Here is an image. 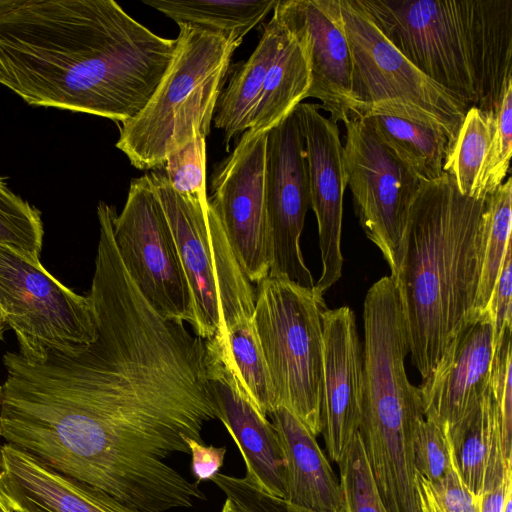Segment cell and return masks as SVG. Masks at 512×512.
<instances>
[{
    "label": "cell",
    "instance_id": "6da1fadb",
    "mask_svg": "<svg viewBox=\"0 0 512 512\" xmlns=\"http://www.w3.org/2000/svg\"><path fill=\"white\" fill-rule=\"evenodd\" d=\"M175 48L113 0H22L0 15V84L32 106L121 124L145 107Z\"/></svg>",
    "mask_w": 512,
    "mask_h": 512
},
{
    "label": "cell",
    "instance_id": "7a4b0ae2",
    "mask_svg": "<svg viewBox=\"0 0 512 512\" xmlns=\"http://www.w3.org/2000/svg\"><path fill=\"white\" fill-rule=\"evenodd\" d=\"M489 195L465 196L444 172L421 181L393 279L409 353L422 380L474 317L488 228Z\"/></svg>",
    "mask_w": 512,
    "mask_h": 512
},
{
    "label": "cell",
    "instance_id": "3957f363",
    "mask_svg": "<svg viewBox=\"0 0 512 512\" xmlns=\"http://www.w3.org/2000/svg\"><path fill=\"white\" fill-rule=\"evenodd\" d=\"M387 40L469 108L492 114L512 82V0H356Z\"/></svg>",
    "mask_w": 512,
    "mask_h": 512
},
{
    "label": "cell",
    "instance_id": "277c9868",
    "mask_svg": "<svg viewBox=\"0 0 512 512\" xmlns=\"http://www.w3.org/2000/svg\"><path fill=\"white\" fill-rule=\"evenodd\" d=\"M173 59L145 107L119 124L116 147L140 170H154L198 135L208 136L233 52L224 36L178 24Z\"/></svg>",
    "mask_w": 512,
    "mask_h": 512
},
{
    "label": "cell",
    "instance_id": "5b68a950",
    "mask_svg": "<svg viewBox=\"0 0 512 512\" xmlns=\"http://www.w3.org/2000/svg\"><path fill=\"white\" fill-rule=\"evenodd\" d=\"M171 228L190 287L193 332L225 341L237 321L253 317L255 289L207 198L177 193L161 168L147 173Z\"/></svg>",
    "mask_w": 512,
    "mask_h": 512
},
{
    "label": "cell",
    "instance_id": "8992f818",
    "mask_svg": "<svg viewBox=\"0 0 512 512\" xmlns=\"http://www.w3.org/2000/svg\"><path fill=\"white\" fill-rule=\"evenodd\" d=\"M323 296L286 278L256 285L253 319L270 373L274 405L321 431Z\"/></svg>",
    "mask_w": 512,
    "mask_h": 512
},
{
    "label": "cell",
    "instance_id": "52a82bcc",
    "mask_svg": "<svg viewBox=\"0 0 512 512\" xmlns=\"http://www.w3.org/2000/svg\"><path fill=\"white\" fill-rule=\"evenodd\" d=\"M336 3L352 58L350 114L389 115L431 125L447 136L450 149L469 107L402 55L356 0Z\"/></svg>",
    "mask_w": 512,
    "mask_h": 512
},
{
    "label": "cell",
    "instance_id": "ba28073f",
    "mask_svg": "<svg viewBox=\"0 0 512 512\" xmlns=\"http://www.w3.org/2000/svg\"><path fill=\"white\" fill-rule=\"evenodd\" d=\"M0 315L18 353L41 363L51 353L74 355L97 335L89 296H82L14 250L0 245Z\"/></svg>",
    "mask_w": 512,
    "mask_h": 512
},
{
    "label": "cell",
    "instance_id": "9c48e42d",
    "mask_svg": "<svg viewBox=\"0 0 512 512\" xmlns=\"http://www.w3.org/2000/svg\"><path fill=\"white\" fill-rule=\"evenodd\" d=\"M346 184L367 238L394 271L411 205L421 180L386 145L366 117L344 121Z\"/></svg>",
    "mask_w": 512,
    "mask_h": 512
},
{
    "label": "cell",
    "instance_id": "30bf717a",
    "mask_svg": "<svg viewBox=\"0 0 512 512\" xmlns=\"http://www.w3.org/2000/svg\"><path fill=\"white\" fill-rule=\"evenodd\" d=\"M120 258L141 294L167 320H194L190 287L159 199L147 174L131 180L120 214L113 217Z\"/></svg>",
    "mask_w": 512,
    "mask_h": 512
},
{
    "label": "cell",
    "instance_id": "8fae6325",
    "mask_svg": "<svg viewBox=\"0 0 512 512\" xmlns=\"http://www.w3.org/2000/svg\"><path fill=\"white\" fill-rule=\"evenodd\" d=\"M264 197L271 277L304 287L315 283L300 237L311 208L305 140L296 109L266 132Z\"/></svg>",
    "mask_w": 512,
    "mask_h": 512
},
{
    "label": "cell",
    "instance_id": "7c38bea8",
    "mask_svg": "<svg viewBox=\"0 0 512 512\" xmlns=\"http://www.w3.org/2000/svg\"><path fill=\"white\" fill-rule=\"evenodd\" d=\"M266 132L245 131L215 169L207 198L246 277L258 284L269 275V238L264 197Z\"/></svg>",
    "mask_w": 512,
    "mask_h": 512
},
{
    "label": "cell",
    "instance_id": "4fadbf2b",
    "mask_svg": "<svg viewBox=\"0 0 512 512\" xmlns=\"http://www.w3.org/2000/svg\"><path fill=\"white\" fill-rule=\"evenodd\" d=\"M273 16L301 45L310 69L305 98L320 101L330 119L351 113L352 58L336 0H278Z\"/></svg>",
    "mask_w": 512,
    "mask_h": 512
},
{
    "label": "cell",
    "instance_id": "5bb4252c",
    "mask_svg": "<svg viewBox=\"0 0 512 512\" xmlns=\"http://www.w3.org/2000/svg\"><path fill=\"white\" fill-rule=\"evenodd\" d=\"M319 104L300 103L308 167L311 208L318 225L322 272L314 285L321 296L341 277V231L346 184L343 145L337 122L319 112Z\"/></svg>",
    "mask_w": 512,
    "mask_h": 512
},
{
    "label": "cell",
    "instance_id": "9a60e30c",
    "mask_svg": "<svg viewBox=\"0 0 512 512\" xmlns=\"http://www.w3.org/2000/svg\"><path fill=\"white\" fill-rule=\"evenodd\" d=\"M323 386L321 431L336 464L357 433L362 395V343L348 306L322 311Z\"/></svg>",
    "mask_w": 512,
    "mask_h": 512
},
{
    "label": "cell",
    "instance_id": "2e32d148",
    "mask_svg": "<svg viewBox=\"0 0 512 512\" xmlns=\"http://www.w3.org/2000/svg\"><path fill=\"white\" fill-rule=\"evenodd\" d=\"M495 343L489 311L462 329L434 372L418 387L424 417L452 427L492 389Z\"/></svg>",
    "mask_w": 512,
    "mask_h": 512
},
{
    "label": "cell",
    "instance_id": "e0dca14e",
    "mask_svg": "<svg viewBox=\"0 0 512 512\" xmlns=\"http://www.w3.org/2000/svg\"><path fill=\"white\" fill-rule=\"evenodd\" d=\"M207 371L217 418L243 457L246 466L243 479L264 494L283 500L285 460L273 424L253 407L231 369L208 345Z\"/></svg>",
    "mask_w": 512,
    "mask_h": 512
},
{
    "label": "cell",
    "instance_id": "ac0fdd59",
    "mask_svg": "<svg viewBox=\"0 0 512 512\" xmlns=\"http://www.w3.org/2000/svg\"><path fill=\"white\" fill-rule=\"evenodd\" d=\"M0 496L13 512H137L9 443L0 446Z\"/></svg>",
    "mask_w": 512,
    "mask_h": 512
},
{
    "label": "cell",
    "instance_id": "d6986e66",
    "mask_svg": "<svg viewBox=\"0 0 512 512\" xmlns=\"http://www.w3.org/2000/svg\"><path fill=\"white\" fill-rule=\"evenodd\" d=\"M285 460V498L288 512H345L339 479L316 436L289 410L276 407L268 414Z\"/></svg>",
    "mask_w": 512,
    "mask_h": 512
},
{
    "label": "cell",
    "instance_id": "ffe728a7",
    "mask_svg": "<svg viewBox=\"0 0 512 512\" xmlns=\"http://www.w3.org/2000/svg\"><path fill=\"white\" fill-rule=\"evenodd\" d=\"M285 29L274 17L264 26L250 57L237 67L222 89L213 116V125L224 133V144L248 130L265 76L279 49Z\"/></svg>",
    "mask_w": 512,
    "mask_h": 512
},
{
    "label": "cell",
    "instance_id": "44dd1931",
    "mask_svg": "<svg viewBox=\"0 0 512 512\" xmlns=\"http://www.w3.org/2000/svg\"><path fill=\"white\" fill-rule=\"evenodd\" d=\"M309 87L310 69L306 55L296 38L285 29L265 76L248 130L268 131L280 123L305 99Z\"/></svg>",
    "mask_w": 512,
    "mask_h": 512
},
{
    "label": "cell",
    "instance_id": "7402d4cb",
    "mask_svg": "<svg viewBox=\"0 0 512 512\" xmlns=\"http://www.w3.org/2000/svg\"><path fill=\"white\" fill-rule=\"evenodd\" d=\"M278 0H143L177 24H187L224 36L239 46L243 38L269 12Z\"/></svg>",
    "mask_w": 512,
    "mask_h": 512
},
{
    "label": "cell",
    "instance_id": "603a6c76",
    "mask_svg": "<svg viewBox=\"0 0 512 512\" xmlns=\"http://www.w3.org/2000/svg\"><path fill=\"white\" fill-rule=\"evenodd\" d=\"M447 430L464 484L472 493L481 496L491 455L495 445L501 441L499 406L493 390Z\"/></svg>",
    "mask_w": 512,
    "mask_h": 512
},
{
    "label": "cell",
    "instance_id": "cb8c5ba5",
    "mask_svg": "<svg viewBox=\"0 0 512 512\" xmlns=\"http://www.w3.org/2000/svg\"><path fill=\"white\" fill-rule=\"evenodd\" d=\"M206 343L231 369L253 407L268 417L275 408L273 386L253 317L234 323L224 342Z\"/></svg>",
    "mask_w": 512,
    "mask_h": 512
},
{
    "label": "cell",
    "instance_id": "d4e9b609",
    "mask_svg": "<svg viewBox=\"0 0 512 512\" xmlns=\"http://www.w3.org/2000/svg\"><path fill=\"white\" fill-rule=\"evenodd\" d=\"M366 118L386 145L421 181H432L441 176L449 149L448 138L441 130L389 115Z\"/></svg>",
    "mask_w": 512,
    "mask_h": 512
},
{
    "label": "cell",
    "instance_id": "484cf974",
    "mask_svg": "<svg viewBox=\"0 0 512 512\" xmlns=\"http://www.w3.org/2000/svg\"><path fill=\"white\" fill-rule=\"evenodd\" d=\"M494 113L470 107L447 152L443 171L454 178L465 196L475 195L493 131Z\"/></svg>",
    "mask_w": 512,
    "mask_h": 512
},
{
    "label": "cell",
    "instance_id": "4316f807",
    "mask_svg": "<svg viewBox=\"0 0 512 512\" xmlns=\"http://www.w3.org/2000/svg\"><path fill=\"white\" fill-rule=\"evenodd\" d=\"M512 179L508 177L489 194L487 239L473 314L488 311L508 247L511 245Z\"/></svg>",
    "mask_w": 512,
    "mask_h": 512
},
{
    "label": "cell",
    "instance_id": "83f0119b",
    "mask_svg": "<svg viewBox=\"0 0 512 512\" xmlns=\"http://www.w3.org/2000/svg\"><path fill=\"white\" fill-rule=\"evenodd\" d=\"M43 235L41 212L0 177V245L40 264Z\"/></svg>",
    "mask_w": 512,
    "mask_h": 512
},
{
    "label": "cell",
    "instance_id": "f1b7e54d",
    "mask_svg": "<svg viewBox=\"0 0 512 512\" xmlns=\"http://www.w3.org/2000/svg\"><path fill=\"white\" fill-rule=\"evenodd\" d=\"M337 464L345 512H388L374 482L358 433Z\"/></svg>",
    "mask_w": 512,
    "mask_h": 512
},
{
    "label": "cell",
    "instance_id": "f546056e",
    "mask_svg": "<svg viewBox=\"0 0 512 512\" xmlns=\"http://www.w3.org/2000/svg\"><path fill=\"white\" fill-rule=\"evenodd\" d=\"M512 147V82L493 116V131L474 197L491 194L509 172Z\"/></svg>",
    "mask_w": 512,
    "mask_h": 512
},
{
    "label": "cell",
    "instance_id": "4dcf8cb0",
    "mask_svg": "<svg viewBox=\"0 0 512 512\" xmlns=\"http://www.w3.org/2000/svg\"><path fill=\"white\" fill-rule=\"evenodd\" d=\"M205 139L202 135L196 136L184 147L169 155L160 167L172 188L183 196L207 198Z\"/></svg>",
    "mask_w": 512,
    "mask_h": 512
},
{
    "label": "cell",
    "instance_id": "1f68e13d",
    "mask_svg": "<svg viewBox=\"0 0 512 512\" xmlns=\"http://www.w3.org/2000/svg\"><path fill=\"white\" fill-rule=\"evenodd\" d=\"M453 461V448L447 427L424 417L414 441L417 475L428 481H436L450 470Z\"/></svg>",
    "mask_w": 512,
    "mask_h": 512
},
{
    "label": "cell",
    "instance_id": "d6a6232c",
    "mask_svg": "<svg viewBox=\"0 0 512 512\" xmlns=\"http://www.w3.org/2000/svg\"><path fill=\"white\" fill-rule=\"evenodd\" d=\"M423 512H480L481 496L464 484L455 458L450 470L436 481L417 475Z\"/></svg>",
    "mask_w": 512,
    "mask_h": 512
},
{
    "label": "cell",
    "instance_id": "836d02e7",
    "mask_svg": "<svg viewBox=\"0 0 512 512\" xmlns=\"http://www.w3.org/2000/svg\"><path fill=\"white\" fill-rule=\"evenodd\" d=\"M211 481L244 512H288L282 499L264 494L243 478L217 473Z\"/></svg>",
    "mask_w": 512,
    "mask_h": 512
},
{
    "label": "cell",
    "instance_id": "e575fe53",
    "mask_svg": "<svg viewBox=\"0 0 512 512\" xmlns=\"http://www.w3.org/2000/svg\"><path fill=\"white\" fill-rule=\"evenodd\" d=\"M511 245L508 247L494 287L488 311L493 320L495 348L501 343L504 333L511 330Z\"/></svg>",
    "mask_w": 512,
    "mask_h": 512
},
{
    "label": "cell",
    "instance_id": "d590c367",
    "mask_svg": "<svg viewBox=\"0 0 512 512\" xmlns=\"http://www.w3.org/2000/svg\"><path fill=\"white\" fill-rule=\"evenodd\" d=\"M188 447L192 456L191 470L197 482L212 479L223 466L226 454V447H215L213 445H205L194 439H188Z\"/></svg>",
    "mask_w": 512,
    "mask_h": 512
},
{
    "label": "cell",
    "instance_id": "8d00e7d4",
    "mask_svg": "<svg viewBox=\"0 0 512 512\" xmlns=\"http://www.w3.org/2000/svg\"><path fill=\"white\" fill-rule=\"evenodd\" d=\"M512 369L506 376L503 393L498 401L501 444L505 457L512 460Z\"/></svg>",
    "mask_w": 512,
    "mask_h": 512
},
{
    "label": "cell",
    "instance_id": "74e56055",
    "mask_svg": "<svg viewBox=\"0 0 512 512\" xmlns=\"http://www.w3.org/2000/svg\"><path fill=\"white\" fill-rule=\"evenodd\" d=\"M22 0H0V15L19 5Z\"/></svg>",
    "mask_w": 512,
    "mask_h": 512
},
{
    "label": "cell",
    "instance_id": "f35d334b",
    "mask_svg": "<svg viewBox=\"0 0 512 512\" xmlns=\"http://www.w3.org/2000/svg\"><path fill=\"white\" fill-rule=\"evenodd\" d=\"M221 512H244L232 500L226 498Z\"/></svg>",
    "mask_w": 512,
    "mask_h": 512
},
{
    "label": "cell",
    "instance_id": "ab89813d",
    "mask_svg": "<svg viewBox=\"0 0 512 512\" xmlns=\"http://www.w3.org/2000/svg\"><path fill=\"white\" fill-rule=\"evenodd\" d=\"M0 512H13L1 496H0Z\"/></svg>",
    "mask_w": 512,
    "mask_h": 512
},
{
    "label": "cell",
    "instance_id": "60d3db41",
    "mask_svg": "<svg viewBox=\"0 0 512 512\" xmlns=\"http://www.w3.org/2000/svg\"><path fill=\"white\" fill-rule=\"evenodd\" d=\"M3 325H4V322H3L2 317L0 315V338H1V335H2Z\"/></svg>",
    "mask_w": 512,
    "mask_h": 512
},
{
    "label": "cell",
    "instance_id": "b9f144b4",
    "mask_svg": "<svg viewBox=\"0 0 512 512\" xmlns=\"http://www.w3.org/2000/svg\"><path fill=\"white\" fill-rule=\"evenodd\" d=\"M1 390H2V386L0 385V398H1Z\"/></svg>",
    "mask_w": 512,
    "mask_h": 512
}]
</instances>
